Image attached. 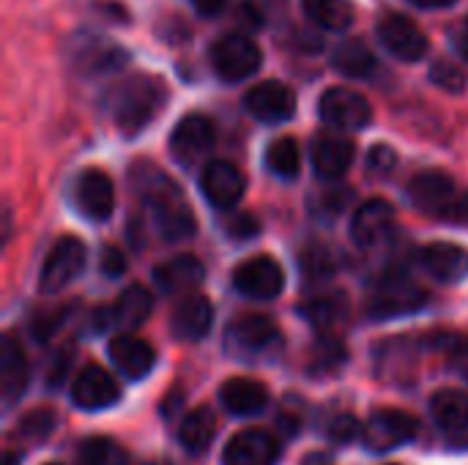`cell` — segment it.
Listing matches in <instances>:
<instances>
[{
  "mask_svg": "<svg viewBox=\"0 0 468 465\" xmlns=\"http://www.w3.org/2000/svg\"><path fill=\"white\" fill-rule=\"evenodd\" d=\"M167 101V88L162 79L156 77H129L118 85H112V90L104 96V107L112 118V123L126 134L134 137L140 134L165 107Z\"/></svg>",
  "mask_w": 468,
  "mask_h": 465,
  "instance_id": "1",
  "label": "cell"
},
{
  "mask_svg": "<svg viewBox=\"0 0 468 465\" xmlns=\"http://www.w3.org/2000/svg\"><path fill=\"white\" fill-rule=\"evenodd\" d=\"M425 301H428L425 288H420L414 280H409L400 271H389L370 288L367 312L376 321H387V318L411 315V312L422 310Z\"/></svg>",
  "mask_w": 468,
  "mask_h": 465,
  "instance_id": "2",
  "label": "cell"
},
{
  "mask_svg": "<svg viewBox=\"0 0 468 465\" xmlns=\"http://www.w3.org/2000/svg\"><path fill=\"white\" fill-rule=\"evenodd\" d=\"M282 334L277 323L266 315H241L225 332V348L239 359H266L277 354Z\"/></svg>",
  "mask_w": 468,
  "mask_h": 465,
  "instance_id": "3",
  "label": "cell"
},
{
  "mask_svg": "<svg viewBox=\"0 0 468 465\" xmlns=\"http://www.w3.org/2000/svg\"><path fill=\"white\" fill-rule=\"evenodd\" d=\"M420 436V422L406 414V411H395V408H381L376 411L362 433V441L370 452H392L403 444H411Z\"/></svg>",
  "mask_w": 468,
  "mask_h": 465,
  "instance_id": "4",
  "label": "cell"
},
{
  "mask_svg": "<svg viewBox=\"0 0 468 465\" xmlns=\"http://www.w3.org/2000/svg\"><path fill=\"white\" fill-rule=\"evenodd\" d=\"M214 71L228 82H241L261 69V49L241 33H228L211 47Z\"/></svg>",
  "mask_w": 468,
  "mask_h": 465,
  "instance_id": "5",
  "label": "cell"
},
{
  "mask_svg": "<svg viewBox=\"0 0 468 465\" xmlns=\"http://www.w3.org/2000/svg\"><path fill=\"white\" fill-rule=\"evenodd\" d=\"M82 269H85V244L74 236H66L49 249L41 266L38 285L44 293H58L66 285H71L82 274Z\"/></svg>",
  "mask_w": 468,
  "mask_h": 465,
  "instance_id": "6",
  "label": "cell"
},
{
  "mask_svg": "<svg viewBox=\"0 0 468 465\" xmlns=\"http://www.w3.org/2000/svg\"><path fill=\"white\" fill-rule=\"evenodd\" d=\"M282 285H285L282 266L269 255L250 258V260L239 263L233 271V288L241 296L255 299V301H269V299L280 296Z\"/></svg>",
  "mask_w": 468,
  "mask_h": 465,
  "instance_id": "7",
  "label": "cell"
},
{
  "mask_svg": "<svg viewBox=\"0 0 468 465\" xmlns=\"http://www.w3.org/2000/svg\"><path fill=\"white\" fill-rule=\"evenodd\" d=\"M321 118L337 129H362L373 121L370 101L351 88H329L318 101Z\"/></svg>",
  "mask_w": 468,
  "mask_h": 465,
  "instance_id": "8",
  "label": "cell"
},
{
  "mask_svg": "<svg viewBox=\"0 0 468 465\" xmlns=\"http://www.w3.org/2000/svg\"><path fill=\"white\" fill-rule=\"evenodd\" d=\"M244 107L252 118H258L263 123H282V121L293 118V112H296V93L285 82L266 79L247 90Z\"/></svg>",
  "mask_w": 468,
  "mask_h": 465,
  "instance_id": "9",
  "label": "cell"
},
{
  "mask_svg": "<svg viewBox=\"0 0 468 465\" xmlns=\"http://www.w3.org/2000/svg\"><path fill=\"white\" fill-rule=\"evenodd\" d=\"M431 414L452 449H468V392L444 389L431 400Z\"/></svg>",
  "mask_w": 468,
  "mask_h": 465,
  "instance_id": "10",
  "label": "cell"
},
{
  "mask_svg": "<svg viewBox=\"0 0 468 465\" xmlns=\"http://www.w3.org/2000/svg\"><path fill=\"white\" fill-rule=\"evenodd\" d=\"M69 60L74 69L85 74H101V71H115L126 63V52L99 36H77L69 41Z\"/></svg>",
  "mask_w": 468,
  "mask_h": 465,
  "instance_id": "11",
  "label": "cell"
},
{
  "mask_svg": "<svg viewBox=\"0 0 468 465\" xmlns=\"http://www.w3.org/2000/svg\"><path fill=\"white\" fill-rule=\"evenodd\" d=\"M154 217V227L165 241H184L195 236V214L192 208L184 203L181 192H167L159 197L145 200Z\"/></svg>",
  "mask_w": 468,
  "mask_h": 465,
  "instance_id": "12",
  "label": "cell"
},
{
  "mask_svg": "<svg viewBox=\"0 0 468 465\" xmlns=\"http://www.w3.org/2000/svg\"><path fill=\"white\" fill-rule=\"evenodd\" d=\"M378 38L395 58L409 60V63L425 58V52H428V36L422 33V27L414 19L403 16V14L384 16L378 25Z\"/></svg>",
  "mask_w": 468,
  "mask_h": 465,
  "instance_id": "13",
  "label": "cell"
},
{
  "mask_svg": "<svg viewBox=\"0 0 468 465\" xmlns=\"http://www.w3.org/2000/svg\"><path fill=\"white\" fill-rule=\"evenodd\" d=\"M74 200H77V208L88 219H93V222L110 219V214L115 208V189H112L110 175L99 167L82 170L77 178V186H74Z\"/></svg>",
  "mask_w": 468,
  "mask_h": 465,
  "instance_id": "14",
  "label": "cell"
},
{
  "mask_svg": "<svg viewBox=\"0 0 468 465\" xmlns=\"http://www.w3.org/2000/svg\"><path fill=\"white\" fill-rule=\"evenodd\" d=\"M409 200L425 211V214H441L447 217V211L452 208L455 197V184L447 173L441 170H422L409 181Z\"/></svg>",
  "mask_w": 468,
  "mask_h": 465,
  "instance_id": "15",
  "label": "cell"
},
{
  "mask_svg": "<svg viewBox=\"0 0 468 465\" xmlns=\"http://www.w3.org/2000/svg\"><path fill=\"white\" fill-rule=\"evenodd\" d=\"M280 458V444L269 430L250 428L233 436L222 452V465H274Z\"/></svg>",
  "mask_w": 468,
  "mask_h": 465,
  "instance_id": "16",
  "label": "cell"
},
{
  "mask_svg": "<svg viewBox=\"0 0 468 465\" xmlns=\"http://www.w3.org/2000/svg\"><path fill=\"white\" fill-rule=\"evenodd\" d=\"M214 123L206 118V115H197V112H189L184 115L173 134H170V148L173 153L178 156L181 164H195L200 156H206L214 145Z\"/></svg>",
  "mask_w": 468,
  "mask_h": 465,
  "instance_id": "17",
  "label": "cell"
},
{
  "mask_svg": "<svg viewBox=\"0 0 468 465\" xmlns=\"http://www.w3.org/2000/svg\"><path fill=\"white\" fill-rule=\"evenodd\" d=\"M71 400L82 411H101L121 400V389L115 378L99 365H88L71 384Z\"/></svg>",
  "mask_w": 468,
  "mask_h": 465,
  "instance_id": "18",
  "label": "cell"
},
{
  "mask_svg": "<svg viewBox=\"0 0 468 465\" xmlns=\"http://www.w3.org/2000/svg\"><path fill=\"white\" fill-rule=\"evenodd\" d=\"M200 186H203L206 200L214 208H233L241 200L247 181H244V173L233 162H211L203 170Z\"/></svg>",
  "mask_w": 468,
  "mask_h": 465,
  "instance_id": "19",
  "label": "cell"
},
{
  "mask_svg": "<svg viewBox=\"0 0 468 465\" xmlns=\"http://www.w3.org/2000/svg\"><path fill=\"white\" fill-rule=\"evenodd\" d=\"M392 227H395V208L387 200L373 197L365 206H359V211L354 214L351 238L362 249H370V247H378L392 233Z\"/></svg>",
  "mask_w": 468,
  "mask_h": 465,
  "instance_id": "20",
  "label": "cell"
},
{
  "mask_svg": "<svg viewBox=\"0 0 468 465\" xmlns=\"http://www.w3.org/2000/svg\"><path fill=\"white\" fill-rule=\"evenodd\" d=\"M354 140L337 132H324L313 140V167L321 178L343 175L354 162Z\"/></svg>",
  "mask_w": 468,
  "mask_h": 465,
  "instance_id": "21",
  "label": "cell"
},
{
  "mask_svg": "<svg viewBox=\"0 0 468 465\" xmlns=\"http://www.w3.org/2000/svg\"><path fill=\"white\" fill-rule=\"evenodd\" d=\"M417 260L439 282H458L468 274V249L458 244H428L417 252Z\"/></svg>",
  "mask_w": 468,
  "mask_h": 465,
  "instance_id": "22",
  "label": "cell"
},
{
  "mask_svg": "<svg viewBox=\"0 0 468 465\" xmlns=\"http://www.w3.org/2000/svg\"><path fill=\"white\" fill-rule=\"evenodd\" d=\"M27 386V359L22 345L16 343L14 334H5L0 343V392H3V406L11 408Z\"/></svg>",
  "mask_w": 468,
  "mask_h": 465,
  "instance_id": "23",
  "label": "cell"
},
{
  "mask_svg": "<svg viewBox=\"0 0 468 465\" xmlns=\"http://www.w3.org/2000/svg\"><path fill=\"white\" fill-rule=\"evenodd\" d=\"M107 354H110L112 365H115L126 378H132V381L145 378V375L154 370V362H156L154 348H151L145 340L132 337V334H121V337H115V340L110 343Z\"/></svg>",
  "mask_w": 468,
  "mask_h": 465,
  "instance_id": "24",
  "label": "cell"
},
{
  "mask_svg": "<svg viewBox=\"0 0 468 465\" xmlns=\"http://www.w3.org/2000/svg\"><path fill=\"white\" fill-rule=\"evenodd\" d=\"M219 403L233 417H255L269 406V389L255 378H230L219 389Z\"/></svg>",
  "mask_w": 468,
  "mask_h": 465,
  "instance_id": "25",
  "label": "cell"
},
{
  "mask_svg": "<svg viewBox=\"0 0 468 465\" xmlns=\"http://www.w3.org/2000/svg\"><path fill=\"white\" fill-rule=\"evenodd\" d=\"M211 321H214L211 301L206 296H200V293H192L173 312V334L178 340L197 343V340H203L208 334Z\"/></svg>",
  "mask_w": 468,
  "mask_h": 465,
  "instance_id": "26",
  "label": "cell"
},
{
  "mask_svg": "<svg viewBox=\"0 0 468 465\" xmlns=\"http://www.w3.org/2000/svg\"><path fill=\"white\" fill-rule=\"evenodd\" d=\"M206 271L195 255H176L154 269V285L162 293H184L203 282Z\"/></svg>",
  "mask_w": 468,
  "mask_h": 465,
  "instance_id": "27",
  "label": "cell"
},
{
  "mask_svg": "<svg viewBox=\"0 0 468 465\" xmlns=\"http://www.w3.org/2000/svg\"><path fill=\"white\" fill-rule=\"evenodd\" d=\"M151 310H154L151 291L143 285H132L118 296V301L110 310V318H112V326H118L123 332H134L137 326H143L148 321Z\"/></svg>",
  "mask_w": 468,
  "mask_h": 465,
  "instance_id": "28",
  "label": "cell"
},
{
  "mask_svg": "<svg viewBox=\"0 0 468 465\" xmlns=\"http://www.w3.org/2000/svg\"><path fill=\"white\" fill-rule=\"evenodd\" d=\"M217 436V417L211 408L200 406L195 408L184 422H181V430H178V441L181 447L189 452V455H203L211 441Z\"/></svg>",
  "mask_w": 468,
  "mask_h": 465,
  "instance_id": "29",
  "label": "cell"
},
{
  "mask_svg": "<svg viewBox=\"0 0 468 465\" xmlns=\"http://www.w3.org/2000/svg\"><path fill=\"white\" fill-rule=\"evenodd\" d=\"M332 63L340 74L356 77V79L370 77L376 71V55L365 38H348V41L337 44V49L332 52Z\"/></svg>",
  "mask_w": 468,
  "mask_h": 465,
  "instance_id": "30",
  "label": "cell"
},
{
  "mask_svg": "<svg viewBox=\"0 0 468 465\" xmlns=\"http://www.w3.org/2000/svg\"><path fill=\"white\" fill-rule=\"evenodd\" d=\"M302 5L304 14L326 30H346L354 22L351 0H302Z\"/></svg>",
  "mask_w": 468,
  "mask_h": 465,
  "instance_id": "31",
  "label": "cell"
},
{
  "mask_svg": "<svg viewBox=\"0 0 468 465\" xmlns=\"http://www.w3.org/2000/svg\"><path fill=\"white\" fill-rule=\"evenodd\" d=\"M348 359L346 345L335 337V334H324L313 348H310V359H307V370L310 375H332L337 373Z\"/></svg>",
  "mask_w": 468,
  "mask_h": 465,
  "instance_id": "32",
  "label": "cell"
},
{
  "mask_svg": "<svg viewBox=\"0 0 468 465\" xmlns=\"http://www.w3.org/2000/svg\"><path fill=\"white\" fill-rule=\"evenodd\" d=\"M266 164L271 173L282 175V178H293L302 167V151L299 143L293 137H280L269 145L266 151Z\"/></svg>",
  "mask_w": 468,
  "mask_h": 465,
  "instance_id": "33",
  "label": "cell"
},
{
  "mask_svg": "<svg viewBox=\"0 0 468 465\" xmlns=\"http://www.w3.org/2000/svg\"><path fill=\"white\" fill-rule=\"evenodd\" d=\"M123 449L110 439H88L77 447V465H123Z\"/></svg>",
  "mask_w": 468,
  "mask_h": 465,
  "instance_id": "34",
  "label": "cell"
},
{
  "mask_svg": "<svg viewBox=\"0 0 468 465\" xmlns=\"http://www.w3.org/2000/svg\"><path fill=\"white\" fill-rule=\"evenodd\" d=\"M304 315L313 321L315 329H321L324 334H329L343 318H346V299L343 296H324L315 299L304 307Z\"/></svg>",
  "mask_w": 468,
  "mask_h": 465,
  "instance_id": "35",
  "label": "cell"
},
{
  "mask_svg": "<svg viewBox=\"0 0 468 465\" xmlns=\"http://www.w3.org/2000/svg\"><path fill=\"white\" fill-rule=\"evenodd\" d=\"M337 269V260L332 255L329 247H321V244H313L302 252V271L304 277H310L313 282H324L335 274Z\"/></svg>",
  "mask_w": 468,
  "mask_h": 465,
  "instance_id": "36",
  "label": "cell"
},
{
  "mask_svg": "<svg viewBox=\"0 0 468 465\" xmlns=\"http://www.w3.org/2000/svg\"><path fill=\"white\" fill-rule=\"evenodd\" d=\"M55 430V414L49 408H33L16 425V436L27 441H41Z\"/></svg>",
  "mask_w": 468,
  "mask_h": 465,
  "instance_id": "37",
  "label": "cell"
},
{
  "mask_svg": "<svg viewBox=\"0 0 468 465\" xmlns=\"http://www.w3.org/2000/svg\"><path fill=\"white\" fill-rule=\"evenodd\" d=\"M431 79H433L436 85H441L444 90H450V93H461L468 85L466 71L458 69V66L450 63V60H439V63L431 69Z\"/></svg>",
  "mask_w": 468,
  "mask_h": 465,
  "instance_id": "38",
  "label": "cell"
},
{
  "mask_svg": "<svg viewBox=\"0 0 468 465\" xmlns=\"http://www.w3.org/2000/svg\"><path fill=\"white\" fill-rule=\"evenodd\" d=\"M225 233L230 238H239V241H247V238H255L261 233V222L250 214V211H236L225 219Z\"/></svg>",
  "mask_w": 468,
  "mask_h": 465,
  "instance_id": "39",
  "label": "cell"
},
{
  "mask_svg": "<svg viewBox=\"0 0 468 465\" xmlns=\"http://www.w3.org/2000/svg\"><path fill=\"white\" fill-rule=\"evenodd\" d=\"M326 433H329V439H332L335 444H351V441L362 439L365 428H362L351 414H340V417L329 425Z\"/></svg>",
  "mask_w": 468,
  "mask_h": 465,
  "instance_id": "40",
  "label": "cell"
},
{
  "mask_svg": "<svg viewBox=\"0 0 468 465\" xmlns=\"http://www.w3.org/2000/svg\"><path fill=\"white\" fill-rule=\"evenodd\" d=\"M367 167L376 173V175H387L398 167V151L389 148V145H376L370 148L367 153Z\"/></svg>",
  "mask_w": 468,
  "mask_h": 465,
  "instance_id": "41",
  "label": "cell"
},
{
  "mask_svg": "<svg viewBox=\"0 0 468 465\" xmlns=\"http://www.w3.org/2000/svg\"><path fill=\"white\" fill-rule=\"evenodd\" d=\"M99 266H101L104 277H121L126 271V258H123V252L118 247H104Z\"/></svg>",
  "mask_w": 468,
  "mask_h": 465,
  "instance_id": "42",
  "label": "cell"
},
{
  "mask_svg": "<svg viewBox=\"0 0 468 465\" xmlns=\"http://www.w3.org/2000/svg\"><path fill=\"white\" fill-rule=\"evenodd\" d=\"M450 38H452V47L461 52V58H466L468 60V19L458 22V25L450 30Z\"/></svg>",
  "mask_w": 468,
  "mask_h": 465,
  "instance_id": "43",
  "label": "cell"
},
{
  "mask_svg": "<svg viewBox=\"0 0 468 465\" xmlns=\"http://www.w3.org/2000/svg\"><path fill=\"white\" fill-rule=\"evenodd\" d=\"M447 217L450 219H458V222H468V192L452 203V208L447 211Z\"/></svg>",
  "mask_w": 468,
  "mask_h": 465,
  "instance_id": "44",
  "label": "cell"
},
{
  "mask_svg": "<svg viewBox=\"0 0 468 465\" xmlns=\"http://www.w3.org/2000/svg\"><path fill=\"white\" fill-rule=\"evenodd\" d=\"M192 3H195V8H197L200 14L211 16V14H219V11L225 8L228 0H192Z\"/></svg>",
  "mask_w": 468,
  "mask_h": 465,
  "instance_id": "45",
  "label": "cell"
},
{
  "mask_svg": "<svg viewBox=\"0 0 468 465\" xmlns=\"http://www.w3.org/2000/svg\"><path fill=\"white\" fill-rule=\"evenodd\" d=\"M414 5H420V8H447V5H452L455 0H411Z\"/></svg>",
  "mask_w": 468,
  "mask_h": 465,
  "instance_id": "46",
  "label": "cell"
},
{
  "mask_svg": "<svg viewBox=\"0 0 468 465\" xmlns=\"http://www.w3.org/2000/svg\"><path fill=\"white\" fill-rule=\"evenodd\" d=\"M49 465H58V463H49Z\"/></svg>",
  "mask_w": 468,
  "mask_h": 465,
  "instance_id": "47",
  "label": "cell"
}]
</instances>
